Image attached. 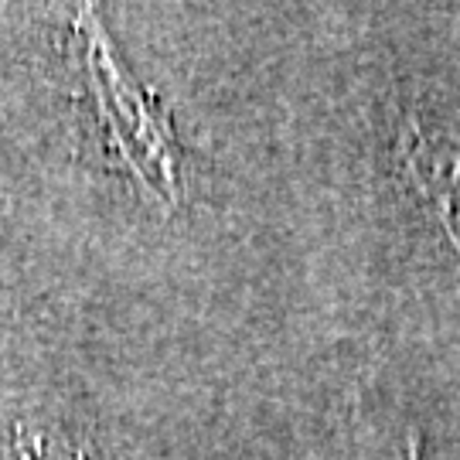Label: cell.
Segmentation results:
<instances>
[{"label": "cell", "instance_id": "obj_1", "mask_svg": "<svg viewBox=\"0 0 460 460\" xmlns=\"http://www.w3.org/2000/svg\"><path fill=\"white\" fill-rule=\"evenodd\" d=\"M362 460H420V440H416V433L410 429V433L402 437V447H385V450L365 447Z\"/></svg>", "mask_w": 460, "mask_h": 460}]
</instances>
